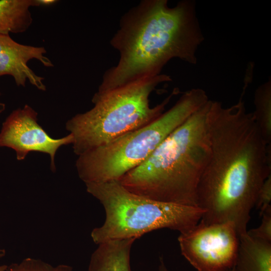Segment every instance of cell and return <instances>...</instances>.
Returning a JSON list of instances; mask_svg holds the SVG:
<instances>
[{"label":"cell","mask_w":271,"mask_h":271,"mask_svg":"<svg viewBox=\"0 0 271 271\" xmlns=\"http://www.w3.org/2000/svg\"><path fill=\"white\" fill-rule=\"evenodd\" d=\"M210 155L200 179L197 205L205 224L233 223L247 232L258 191L271 174V145L264 142L241 96L225 107L210 100L206 118Z\"/></svg>","instance_id":"1"},{"label":"cell","mask_w":271,"mask_h":271,"mask_svg":"<svg viewBox=\"0 0 271 271\" xmlns=\"http://www.w3.org/2000/svg\"><path fill=\"white\" fill-rule=\"evenodd\" d=\"M204 40L193 1L170 7L167 0H143L121 18L110 41L119 61L104 73L97 92L158 75L173 58L196 64Z\"/></svg>","instance_id":"2"},{"label":"cell","mask_w":271,"mask_h":271,"mask_svg":"<svg viewBox=\"0 0 271 271\" xmlns=\"http://www.w3.org/2000/svg\"><path fill=\"white\" fill-rule=\"evenodd\" d=\"M210 100L171 133L141 165L118 181L151 200L197 205L198 185L210 155L206 118Z\"/></svg>","instance_id":"3"},{"label":"cell","mask_w":271,"mask_h":271,"mask_svg":"<svg viewBox=\"0 0 271 271\" xmlns=\"http://www.w3.org/2000/svg\"><path fill=\"white\" fill-rule=\"evenodd\" d=\"M171 80L170 76L160 74L107 92H96L92 100L94 106L66 123V129L73 137L74 153L80 156L155 120L178 90H174L154 107L150 106V96L160 83Z\"/></svg>","instance_id":"4"},{"label":"cell","mask_w":271,"mask_h":271,"mask_svg":"<svg viewBox=\"0 0 271 271\" xmlns=\"http://www.w3.org/2000/svg\"><path fill=\"white\" fill-rule=\"evenodd\" d=\"M208 100L202 89L188 90L172 107L150 123L79 156L76 167L79 178L85 183L118 181L144 162Z\"/></svg>","instance_id":"5"},{"label":"cell","mask_w":271,"mask_h":271,"mask_svg":"<svg viewBox=\"0 0 271 271\" xmlns=\"http://www.w3.org/2000/svg\"><path fill=\"white\" fill-rule=\"evenodd\" d=\"M87 192L98 199L105 220L91 232L93 241L137 239L154 230L169 228L186 232L200 221L205 211L195 206L157 201L133 194L118 181L85 183Z\"/></svg>","instance_id":"6"},{"label":"cell","mask_w":271,"mask_h":271,"mask_svg":"<svg viewBox=\"0 0 271 271\" xmlns=\"http://www.w3.org/2000/svg\"><path fill=\"white\" fill-rule=\"evenodd\" d=\"M178 240L182 254L198 271H227L234 266L239 239L232 222L200 221Z\"/></svg>","instance_id":"7"},{"label":"cell","mask_w":271,"mask_h":271,"mask_svg":"<svg viewBox=\"0 0 271 271\" xmlns=\"http://www.w3.org/2000/svg\"><path fill=\"white\" fill-rule=\"evenodd\" d=\"M37 112L26 104L14 110L3 122L0 132V147H8L16 152L18 160H23L29 152L48 154L51 169L55 172V156L63 145L73 142L70 133L58 139L50 137L37 122Z\"/></svg>","instance_id":"8"},{"label":"cell","mask_w":271,"mask_h":271,"mask_svg":"<svg viewBox=\"0 0 271 271\" xmlns=\"http://www.w3.org/2000/svg\"><path fill=\"white\" fill-rule=\"evenodd\" d=\"M46 53L43 47L21 44L14 41L10 35H0V77L11 76L19 86H25L28 81L38 89L45 91L44 78L37 75L28 63L36 59L45 67H53L52 61L45 56Z\"/></svg>","instance_id":"9"},{"label":"cell","mask_w":271,"mask_h":271,"mask_svg":"<svg viewBox=\"0 0 271 271\" xmlns=\"http://www.w3.org/2000/svg\"><path fill=\"white\" fill-rule=\"evenodd\" d=\"M136 238L112 240L98 244L87 271H131L130 253Z\"/></svg>","instance_id":"10"},{"label":"cell","mask_w":271,"mask_h":271,"mask_svg":"<svg viewBox=\"0 0 271 271\" xmlns=\"http://www.w3.org/2000/svg\"><path fill=\"white\" fill-rule=\"evenodd\" d=\"M234 271H271V242L249 236H239Z\"/></svg>","instance_id":"11"},{"label":"cell","mask_w":271,"mask_h":271,"mask_svg":"<svg viewBox=\"0 0 271 271\" xmlns=\"http://www.w3.org/2000/svg\"><path fill=\"white\" fill-rule=\"evenodd\" d=\"M40 6L39 0H1L0 35L26 31L33 21L31 8Z\"/></svg>","instance_id":"12"},{"label":"cell","mask_w":271,"mask_h":271,"mask_svg":"<svg viewBox=\"0 0 271 271\" xmlns=\"http://www.w3.org/2000/svg\"><path fill=\"white\" fill-rule=\"evenodd\" d=\"M252 113L260 132L267 145H271V81L259 85L254 95Z\"/></svg>","instance_id":"13"},{"label":"cell","mask_w":271,"mask_h":271,"mask_svg":"<svg viewBox=\"0 0 271 271\" xmlns=\"http://www.w3.org/2000/svg\"><path fill=\"white\" fill-rule=\"evenodd\" d=\"M8 271H73L71 266L59 264L54 266L42 260L26 258L8 266Z\"/></svg>","instance_id":"14"},{"label":"cell","mask_w":271,"mask_h":271,"mask_svg":"<svg viewBox=\"0 0 271 271\" xmlns=\"http://www.w3.org/2000/svg\"><path fill=\"white\" fill-rule=\"evenodd\" d=\"M260 216V224L256 228L247 230V234L252 238L271 242V206Z\"/></svg>","instance_id":"15"},{"label":"cell","mask_w":271,"mask_h":271,"mask_svg":"<svg viewBox=\"0 0 271 271\" xmlns=\"http://www.w3.org/2000/svg\"><path fill=\"white\" fill-rule=\"evenodd\" d=\"M271 174L265 179L260 188L254 207L259 210V215L271 206Z\"/></svg>","instance_id":"16"},{"label":"cell","mask_w":271,"mask_h":271,"mask_svg":"<svg viewBox=\"0 0 271 271\" xmlns=\"http://www.w3.org/2000/svg\"><path fill=\"white\" fill-rule=\"evenodd\" d=\"M6 254V251L4 249L0 248V259ZM8 265L0 264V271H8Z\"/></svg>","instance_id":"17"},{"label":"cell","mask_w":271,"mask_h":271,"mask_svg":"<svg viewBox=\"0 0 271 271\" xmlns=\"http://www.w3.org/2000/svg\"><path fill=\"white\" fill-rule=\"evenodd\" d=\"M158 271H170L167 267L162 257H160V262Z\"/></svg>","instance_id":"18"},{"label":"cell","mask_w":271,"mask_h":271,"mask_svg":"<svg viewBox=\"0 0 271 271\" xmlns=\"http://www.w3.org/2000/svg\"><path fill=\"white\" fill-rule=\"evenodd\" d=\"M39 1L41 5H49L56 2L54 0H39Z\"/></svg>","instance_id":"19"},{"label":"cell","mask_w":271,"mask_h":271,"mask_svg":"<svg viewBox=\"0 0 271 271\" xmlns=\"http://www.w3.org/2000/svg\"><path fill=\"white\" fill-rule=\"evenodd\" d=\"M1 95V93H0ZM5 109V104L0 102V113H1Z\"/></svg>","instance_id":"20"},{"label":"cell","mask_w":271,"mask_h":271,"mask_svg":"<svg viewBox=\"0 0 271 271\" xmlns=\"http://www.w3.org/2000/svg\"><path fill=\"white\" fill-rule=\"evenodd\" d=\"M227 271H234V267H233L231 269L227 270Z\"/></svg>","instance_id":"21"}]
</instances>
